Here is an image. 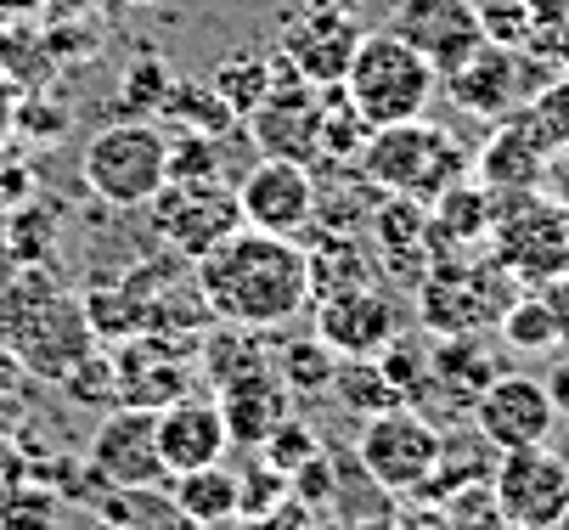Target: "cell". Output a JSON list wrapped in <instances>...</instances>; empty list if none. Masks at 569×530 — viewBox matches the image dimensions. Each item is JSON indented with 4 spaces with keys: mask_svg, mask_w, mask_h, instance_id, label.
<instances>
[{
    "mask_svg": "<svg viewBox=\"0 0 569 530\" xmlns=\"http://www.w3.org/2000/svg\"><path fill=\"white\" fill-rule=\"evenodd\" d=\"M254 530H321V513L288 491V497L271 508V513H260V519H254Z\"/></svg>",
    "mask_w": 569,
    "mask_h": 530,
    "instance_id": "obj_41",
    "label": "cell"
},
{
    "mask_svg": "<svg viewBox=\"0 0 569 530\" xmlns=\"http://www.w3.org/2000/svg\"><path fill=\"white\" fill-rule=\"evenodd\" d=\"M237 497H242V519H260V513H271V508L288 497V474H277V469L260 458L254 469L237 474Z\"/></svg>",
    "mask_w": 569,
    "mask_h": 530,
    "instance_id": "obj_38",
    "label": "cell"
},
{
    "mask_svg": "<svg viewBox=\"0 0 569 530\" xmlns=\"http://www.w3.org/2000/svg\"><path fill=\"white\" fill-rule=\"evenodd\" d=\"M563 350H569V339H563Z\"/></svg>",
    "mask_w": 569,
    "mask_h": 530,
    "instance_id": "obj_48",
    "label": "cell"
},
{
    "mask_svg": "<svg viewBox=\"0 0 569 530\" xmlns=\"http://www.w3.org/2000/svg\"><path fill=\"white\" fill-rule=\"evenodd\" d=\"M491 260L519 288L547 282V277H569V209L552 203L547 192H508V198H497Z\"/></svg>",
    "mask_w": 569,
    "mask_h": 530,
    "instance_id": "obj_6",
    "label": "cell"
},
{
    "mask_svg": "<svg viewBox=\"0 0 569 530\" xmlns=\"http://www.w3.org/2000/svg\"><path fill=\"white\" fill-rule=\"evenodd\" d=\"M513 299L519 282L491 254H440L418 277V322L429 333H491Z\"/></svg>",
    "mask_w": 569,
    "mask_h": 530,
    "instance_id": "obj_5",
    "label": "cell"
},
{
    "mask_svg": "<svg viewBox=\"0 0 569 530\" xmlns=\"http://www.w3.org/2000/svg\"><path fill=\"white\" fill-rule=\"evenodd\" d=\"M440 508L451 513V524H457V530H513V519L502 513V502H497L491 480H485V486H468V491H457V497H446Z\"/></svg>",
    "mask_w": 569,
    "mask_h": 530,
    "instance_id": "obj_35",
    "label": "cell"
},
{
    "mask_svg": "<svg viewBox=\"0 0 569 530\" xmlns=\"http://www.w3.org/2000/svg\"><path fill=\"white\" fill-rule=\"evenodd\" d=\"M316 451H328V446H321V434H316L305 418H282V423L271 429V440L260 446V458H266L277 474H288V480H293V469H305V463L316 458Z\"/></svg>",
    "mask_w": 569,
    "mask_h": 530,
    "instance_id": "obj_33",
    "label": "cell"
},
{
    "mask_svg": "<svg viewBox=\"0 0 569 530\" xmlns=\"http://www.w3.org/2000/svg\"><path fill=\"white\" fill-rule=\"evenodd\" d=\"M12 124H18V91H12V80H0V141L12 136Z\"/></svg>",
    "mask_w": 569,
    "mask_h": 530,
    "instance_id": "obj_44",
    "label": "cell"
},
{
    "mask_svg": "<svg viewBox=\"0 0 569 530\" xmlns=\"http://www.w3.org/2000/svg\"><path fill=\"white\" fill-rule=\"evenodd\" d=\"M339 350L321 339V333H293V339H282L277 350H271V367H277V378L293 390V401L299 396H333V378H339Z\"/></svg>",
    "mask_w": 569,
    "mask_h": 530,
    "instance_id": "obj_24",
    "label": "cell"
},
{
    "mask_svg": "<svg viewBox=\"0 0 569 530\" xmlns=\"http://www.w3.org/2000/svg\"><path fill=\"white\" fill-rule=\"evenodd\" d=\"M473 181L491 192V198H508V192H541L547 181V153L513 124H491V136H485V147L473 153Z\"/></svg>",
    "mask_w": 569,
    "mask_h": 530,
    "instance_id": "obj_21",
    "label": "cell"
},
{
    "mask_svg": "<svg viewBox=\"0 0 569 530\" xmlns=\"http://www.w3.org/2000/svg\"><path fill=\"white\" fill-rule=\"evenodd\" d=\"M479 23L497 46H530V0H479Z\"/></svg>",
    "mask_w": 569,
    "mask_h": 530,
    "instance_id": "obj_37",
    "label": "cell"
},
{
    "mask_svg": "<svg viewBox=\"0 0 569 530\" xmlns=\"http://www.w3.org/2000/svg\"><path fill=\"white\" fill-rule=\"evenodd\" d=\"M0 530H57V497L46 486L0 491Z\"/></svg>",
    "mask_w": 569,
    "mask_h": 530,
    "instance_id": "obj_34",
    "label": "cell"
},
{
    "mask_svg": "<svg viewBox=\"0 0 569 530\" xmlns=\"http://www.w3.org/2000/svg\"><path fill=\"white\" fill-rule=\"evenodd\" d=\"M541 384H547V396H552L558 423H569V350H558V356H552V367L541 372Z\"/></svg>",
    "mask_w": 569,
    "mask_h": 530,
    "instance_id": "obj_42",
    "label": "cell"
},
{
    "mask_svg": "<svg viewBox=\"0 0 569 530\" xmlns=\"http://www.w3.org/2000/svg\"><path fill=\"white\" fill-rule=\"evenodd\" d=\"M389 530H457V524H451V513H446L440 502H429V497H406V508H395Z\"/></svg>",
    "mask_w": 569,
    "mask_h": 530,
    "instance_id": "obj_40",
    "label": "cell"
},
{
    "mask_svg": "<svg viewBox=\"0 0 569 530\" xmlns=\"http://www.w3.org/2000/svg\"><path fill=\"white\" fill-rule=\"evenodd\" d=\"M497 356L485 344V333H429V384L418 412L423 418H468L473 401L491 390Z\"/></svg>",
    "mask_w": 569,
    "mask_h": 530,
    "instance_id": "obj_15",
    "label": "cell"
},
{
    "mask_svg": "<svg viewBox=\"0 0 569 530\" xmlns=\"http://www.w3.org/2000/svg\"><path fill=\"white\" fill-rule=\"evenodd\" d=\"M497 458H502V451L485 440L473 423L457 429V434H440V463H435L423 497H429V502H446V497H457V491H468V486H485V480L497 474Z\"/></svg>",
    "mask_w": 569,
    "mask_h": 530,
    "instance_id": "obj_23",
    "label": "cell"
},
{
    "mask_svg": "<svg viewBox=\"0 0 569 530\" xmlns=\"http://www.w3.org/2000/svg\"><path fill=\"white\" fill-rule=\"evenodd\" d=\"M316 333L339 356H383L406 333V306L383 282H367L333 299H316Z\"/></svg>",
    "mask_w": 569,
    "mask_h": 530,
    "instance_id": "obj_16",
    "label": "cell"
},
{
    "mask_svg": "<svg viewBox=\"0 0 569 530\" xmlns=\"http://www.w3.org/2000/svg\"><path fill=\"white\" fill-rule=\"evenodd\" d=\"M158 451H164L170 474H192L209 463H226L231 434H226V412L214 396H181L158 412Z\"/></svg>",
    "mask_w": 569,
    "mask_h": 530,
    "instance_id": "obj_18",
    "label": "cell"
},
{
    "mask_svg": "<svg viewBox=\"0 0 569 530\" xmlns=\"http://www.w3.org/2000/svg\"><path fill=\"white\" fill-rule=\"evenodd\" d=\"M339 91L356 102V113L372 130H383V124L423 119L429 102H435V91H440V73L406 40H395L389 29H372V34H361V46L350 57V73H345Z\"/></svg>",
    "mask_w": 569,
    "mask_h": 530,
    "instance_id": "obj_4",
    "label": "cell"
},
{
    "mask_svg": "<svg viewBox=\"0 0 569 530\" xmlns=\"http://www.w3.org/2000/svg\"><path fill=\"white\" fill-rule=\"evenodd\" d=\"M254 367H271V339L260 328H237V322H220L209 339H203V372L214 378V384H226V378H242Z\"/></svg>",
    "mask_w": 569,
    "mask_h": 530,
    "instance_id": "obj_28",
    "label": "cell"
},
{
    "mask_svg": "<svg viewBox=\"0 0 569 530\" xmlns=\"http://www.w3.org/2000/svg\"><path fill=\"white\" fill-rule=\"evenodd\" d=\"M491 491L502 502V513L513 519V530H541L563 502H569V463L558 458V446H525V451H502Z\"/></svg>",
    "mask_w": 569,
    "mask_h": 530,
    "instance_id": "obj_17",
    "label": "cell"
},
{
    "mask_svg": "<svg viewBox=\"0 0 569 530\" xmlns=\"http://www.w3.org/2000/svg\"><path fill=\"white\" fill-rule=\"evenodd\" d=\"M198 288L214 322L260 328V333L288 328L310 306V271L299 238H271L254 232V226H237L220 249L198 260Z\"/></svg>",
    "mask_w": 569,
    "mask_h": 530,
    "instance_id": "obj_1",
    "label": "cell"
},
{
    "mask_svg": "<svg viewBox=\"0 0 569 530\" xmlns=\"http://www.w3.org/2000/svg\"><path fill=\"white\" fill-rule=\"evenodd\" d=\"M147 220H152L158 243H164L170 254L198 266L209 249H220L242 226V203H237V187H226L220 176H209V181H164V192L147 203Z\"/></svg>",
    "mask_w": 569,
    "mask_h": 530,
    "instance_id": "obj_8",
    "label": "cell"
},
{
    "mask_svg": "<svg viewBox=\"0 0 569 530\" xmlns=\"http://www.w3.org/2000/svg\"><path fill=\"white\" fill-rule=\"evenodd\" d=\"M209 86H214V97H220L237 119H249V113L271 97V51H254V46L220 51L214 68H209Z\"/></svg>",
    "mask_w": 569,
    "mask_h": 530,
    "instance_id": "obj_25",
    "label": "cell"
},
{
    "mask_svg": "<svg viewBox=\"0 0 569 530\" xmlns=\"http://www.w3.org/2000/svg\"><path fill=\"white\" fill-rule=\"evenodd\" d=\"M383 203V187L367 181L361 164H328L316 176V226L328 232H367Z\"/></svg>",
    "mask_w": 569,
    "mask_h": 530,
    "instance_id": "obj_22",
    "label": "cell"
},
{
    "mask_svg": "<svg viewBox=\"0 0 569 530\" xmlns=\"http://www.w3.org/2000/svg\"><path fill=\"white\" fill-rule=\"evenodd\" d=\"M237 203H242V226H254V232L305 238L316 226V176L310 164L293 159H260L237 181Z\"/></svg>",
    "mask_w": 569,
    "mask_h": 530,
    "instance_id": "obj_14",
    "label": "cell"
},
{
    "mask_svg": "<svg viewBox=\"0 0 569 530\" xmlns=\"http://www.w3.org/2000/svg\"><path fill=\"white\" fill-rule=\"evenodd\" d=\"M214 401L226 412L231 446H242V451H260L271 440V429L282 418H293V390L277 378V367H254L242 378H226V384H214Z\"/></svg>",
    "mask_w": 569,
    "mask_h": 530,
    "instance_id": "obj_19",
    "label": "cell"
},
{
    "mask_svg": "<svg viewBox=\"0 0 569 530\" xmlns=\"http://www.w3.org/2000/svg\"><path fill=\"white\" fill-rule=\"evenodd\" d=\"M209 176H220L214 136H192V130L170 136V181H209Z\"/></svg>",
    "mask_w": 569,
    "mask_h": 530,
    "instance_id": "obj_36",
    "label": "cell"
},
{
    "mask_svg": "<svg viewBox=\"0 0 569 530\" xmlns=\"http://www.w3.org/2000/svg\"><path fill=\"white\" fill-rule=\"evenodd\" d=\"M372 124L356 113V102L328 86V97H321V164H361V147H367Z\"/></svg>",
    "mask_w": 569,
    "mask_h": 530,
    "instance_id": "obj_30",
    "label": "cell"
},
{
    "mask_svg": "<svg viewBox=\"0 0 569 530\" xmlns=\"http://www.w3.org/2000/svg\"><path fill=\"white\" fill-rule=\"evenodd\" d=\"M361 18L356 12H328V7H310V0H299L293 12H282L277 23V51L305 73L310 86H345L350 73V57L361 46Z\"/></svg>",
    "mask_w": 569,
    "mask_h": 530,
    "instance_id": "obj_11",
    "label": "cell"
},
{
    "mask_svg": "<svg viewBox=\"0 0 569 530\" xmlns=\"http://www.w3.org/2000/svg\"><path fill=\"white\" fill-rule=\"evenodd\" d=\"M79 181L108 209H147L170 181V130L152 119H113L91 130L79 153Z\"/></svg>",
    "mask_w": 569,
    "mask_h": 530,
    "instance_id": "obj_3",
    "label": "cell"
},
{
    "mask_svg": "<svg viewBox=\"0 0 569 530\" xmlns=\"http://www.w3.org/2000/svg\"><path fill=\"white\" fill-rule=\"evenodd\" d=\"M34 192V170L23 164V153L12 147H0V214H18Z\"/></svg>",
    "mask_w": 569,
    "mask_h": 530,
    "instance_id": "obj_39",
    "label": "cell"
},
{
    "mask_svg": "<svg viewBox=\"0 0 569 530\" xmlns=\"http://www.w3.org/2000/svg\"><path fill=\"white\" fill-rule=\"evenodd\" d=\"M356 463L372 486H383L395 502L423 497L435 463H440V423L418 407H395L383 418H367L356 434Z\"/></svg>",
    "mask_w": 569,
    "mask_h": 530,
    "instance_id": "obj_7",
    "label": "cell"
},
{
    "mask_svg": "<svg viewBox=\"0 0 569 530\" xmlns=\"http://www.w3.org/2000/svg\"><path fill=\"white\" fill-rule=\"evenodd\" d=\"M86 469L102 486H113V491H141V486L170 480L164 451H158V412H147V407H108V418L91 434Z\"/></svg>",
    "mask_w": 569,
    "mask_h": 530,
    "instance_id": "obj_12",
    "label": "cell"
},
{
    "mask_svg": "<svg viewBox=\"0 0 569 530\" xmlns=\"http://www.w3.org/2000/svg\"><path fill=\"white\" fill-rule=\"evenodd\" d=\"M552 80V68L541 57H530L525 46H497V40H485L457 73H446L440 86H451V102L485 124H502L513 119L541 86Z\"/></svg>",
    "mask_w": 569,
    "mask_h": 530,
    "instance_id": "obj_9",
    "label": "cell"
},
{
    "mask_svg": "<svg viewBox=\"0 0 569 530\" xmlns=\"http://www.w3.org/2000/svg\"><path fill=\"white\" fill-rule=\"evenodd\" d=\"M541 192H547L552 203H563V209H569V147L547 159V181H541Z\"/></svg>",
    "mask_w": 569,
    "mask_h": 530,
    "instance_id": "obj_43",
    "label": "cell"
},
{
    "mask_svg": "<svg viewBox=\"0 0 569 530\" xmlns=\"http://www.w3.org/2000/svg\"><path fill=\"white\" fill-rule=\"evenodd\" d=\"M395 40L412 46L440 80L457 73L479 46H485V23H479V0H395L389 23Z\"/></svg>",
    "mask_w": 569,
    "mask_h": 530,
    "instance_id": "obj_10",
    "label": "cell"
},
{
    "mask_svg": "<svg viewBox=\"0 0 569 530\" xmlns=\"http://www.w3.org/2000/svg\"><path fill=\"white\" fill-rule=\"evenodd\" d=\"M513 124L541 147L547 159L563 153V147H569V73H552V80L513 113Z\"/></svg>",
    "mask_w": 569,
    "mask_h": 530,
    "instance_id": "obj_29",
    "label": "cell"
},
{
    "mask_svg": "<svg viewBox=\"0 0 569 530\" xmlns=\"http://www.w3.org/2000/svg\"><path fill=\"white\" fill-rule=\"evenodd\" d=\"M170 86H176L170 62L158 57V51H141V57L124 68V80H119V102L130 108L124 119H152V113H164V102H170Z\"/></svg>",
    "mask_w": 569,
    "mask_h": 530,
    "instance_id": "obj_32",
    "label": "cell"
},
{
    "mask_svg": "<svg viewBox=\"0 0 569 530\" xmlns=\"http://www.w3.org/2000/svg\"><path fill=\"white\" fill-rule=\"evenodd\" d=\"M552 446H558V458H563V463H569V429H563V434H558V440H552Z\"/></svg>",
    "mask_w": 569,
    "mask_h": 530,
    "instance_id": "obj_47",
    "label": "cell"
},
{
    "mask_svg": "<svg viewBox=\"0 0 569 530\" xmlns=\"http://www.w3.org/2000/svg\"><path fill=\"white\" fill-rule=\"evenodd\" d=\"M170 497L187 519L198 524H226L242 513V497H237V469L226 463H209V469H192V474H170Z\"/></svg>",
    "mask_w": 569,
    "mask_h": 530,
    "instance_id": "obj_26",
    "label": "cell"
},
{
    "mask_svg": "<svg viewBox=\"0 0 569 530\" xmlns=\"http://www.w3.org/2000/svg\"><path fill=\"white\" fill-rule=\"evenodd\" d=\"M333 401H339L356 423H367V418H383V412L406 407V401H400V390L389 384V372H383V361H378V356H345V361H339Z\"/></svg>",
    "mask_w": 569,
    "mask_h": 530,
    "instance_id": "obj_27",
    "label": "cell"
},
{
    "mask_svg": "<svg viewBox=\"0 0 569 530\" xmlns=\"http://www.w3.org/2000/svg\"><path fill=\"white\" fill-rule=\"evenodd\" d=\"M541 530H569V502H563V508H558V513H552V519H547Z\"/></svg>",
    "mask_w": 569,
    "mask_h": 530,
    "instance_id": "obj_46",
    "label": "cell"
},
{
    "mask_svg": "<svg viewBox=\"0 0 569 530\" xmlns=\"http://www.w3.org/2000/svg\"><path fill=\"white\" fill-rule=\"evenodd\" d=\"M310 249H305V271H310V299H333L367 282H383L378 249L367 232H328V226H310Z\"/></svg>",
    "mask_w": 569,
    "mask_h": 530,
    "instance_id": "obj_20",
    "label": "cell"
},
{
    "mask_svg": "<svg viewBox=\"0 0 569 530\" xmlns=\"http://www.w3.org/2000/svg\"><path fill=\"white\" fill-rule=\"evenodd\" d=\"M361 170H367V181H378L395 198L435 203L440 192H451L457 181L473 176V153L462 147L457 130H446L423 113V119L372 130L361 147Z\"/></svg>",
    "mask_w": 569,
    "mask_h": 530,
    "instance_id": "obj_2",
    "label": "cell"
},
{
    "mask_svg": "<svg viewBox=\"0 0 569 530\" xmlns=\"http://www.w3.org/2000/svg\"><path fill=\"white\" fill-rule=\"evenodd\" d=\"M468 423L491 440L497 451H525V446H552L558 412L536 372H497L468 412Z\"/></svg>",
    "mask_w": 569,
    "mask_h": 530,
    "instance_id": "obj_13",
    "label": "cell"
},
{
    "mask_svg": "<svg viewBox=\"0 0 569 530\" xmlns=\"http://www.w3.org/2000/svg\"><path fill=\"white\" fill-rule=\"evenodd\" d=\"M164 119L170 124H181V130H192V136H226L231 124H242L220 97H214V86L203 80V86H192V80H176L170 86V102H164Z\"/></svg>",
    "mask_w": 569,
    "mask_h": 530,
    "instance_id": "obj_31",
    "label": "cell"
},
{
    "mask_svg": "<svg viewBox=\"0 0 569 530\" xmlns=\"http://www.w3.org/2000/svg\"><path fill=\"white\" fill-rule=\"evenodd\" d=\"M310 7H328V12H361L367 0H310Z\"/></svg>",
    "mask_w": 569,
    "mask_h": 530,
    "instance_id": "obj_45",
    "label": "cell"
}]
</instances>
